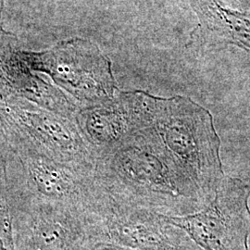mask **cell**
<instances>
[{"label":"cell","mask_w":250,"mask_h":250,"mask_svg":"<svg viewBox=\"0 0 250 250\" xmlns=\"http://www.w3.org/2000/svg\"><path fill=\"white\" fill-rule=\"evenodd\" d=\"M250 187L225 176L213 200L204 209L164 220L184 230L203 250H249Z\"/></svg>","instance_id":"cell-5"},{"label":"cell","mask_w":250,"mask_h":250,"mask_svg":"<svg viewBox=\"0 0 250 250\" xmlns=\"http://www.w3.org/2000/svg\"><path fill=\"white\" fill-rule=\"evenodd\" d=\"M149 126L179 172L207 207L225 175L212 117L190 99H157Z\"/></svg>","instance_id":"cell-2"},{"label":"cell","mask_w":250,"mask_h":250,"mask_svg":"<svg viewBox=\"0 0 250 250\" xmlns=\"http://www.w3.org/2000/svg\"><path fill=\"white\" fill-rule=\"evenodd\" d=\"M5 165L9 187L21 198L63 206L88 216L107 197L96 170L12 148L5 157Z\"/></svg>","instance_id":"cell-3"},{"label":"cell","mask_w":250,"mask_h":250,"mask_svg":"<svg viewBox=\"0 0 250 250\" xmlns=\"http://www.w3.org/2000/svg\"><path fill=\"white\" fill-rule=\"evenodd\" d=\"M87 227L106 232L127 246L148 250H192L187 232L151 210L126 205L107 194L97 210L87 216Z\"/></svg>","instance_id":"cell-6"},{"label":"cell","mask_w":250,"mask_h":250,"mask_svg":"<svg viewBox=\"0 0 250 250\" xmlns=\"http://www.w3.org/2000/svg\"><path fill=\"white\" fill-rule=\"evenodd\" d=\"M0 123L9 148L26 149L68 165L96 170L99 158L82 133L76 113L15 106L8 113H0Z\"/></svg>","instance_id":"cell-4"},{"label":"cell","mask_w":250,"mask_h":250,"mask_svg":"<svg viewBox=\"0 0 250 250\" xmlns=\"http://www.w3.org/2000/svg\"><path fill=\"white\" fill-rule=\"evenodd\" d=\"M154 103L155 98L144 93H126L81 110L76 113V120L99 158L148 125Z\"/></svg>","instance_id":"cell-7"},{"label":"cell","mask_w":250,"mask_h":250,"mask_svg":"<svg viewBox=\"0 0 250 250\" xmlns=\"http://www.w3.org/2000/svg\"><path fill=\"white\" fill-rule=\"evenodd\" d=\"M1 9H2V0H0V11H1Z\"/></svg>","instance_id":"cell-8"},{"label":"cell","mask_w":250,"mask_h":250,"mask_svg":"<svg viewBox=\"0 0 250 250\" xmlns=\"http://www.w3.org/2000/svg\"><path fill=\"white\" fill-rule=\"evenodd\" d=\"M96 173L107 194L126 205L175 217L206 208L149 125L100 156Z\"/></svg>","instance_id":"cell-1"}]
</instances>
